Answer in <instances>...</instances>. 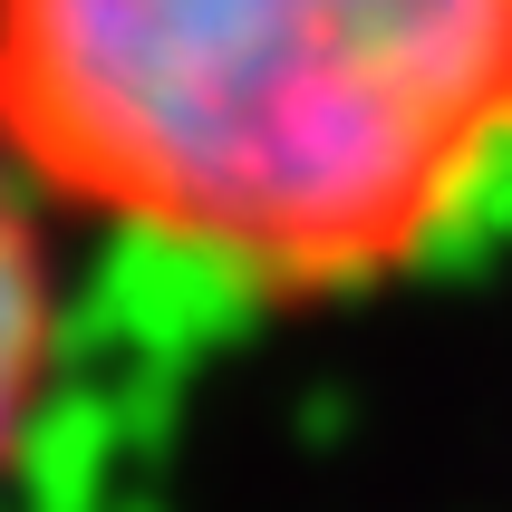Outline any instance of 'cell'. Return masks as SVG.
<instances>
[{"mask_svg":"<svg viewBox=\"0 0 512 512\" xmlns=\"http://www.w3.org/2000/svg\"><path fill=\"white\" fill-rule=\"evenodd\" d=\"M39 194L242 300H348L512 213V0H0Z\"/></svg>","mask_w":512,"mask_h":512,"instance_id":"1","label":"cell"},{"mask_svg":"<svg viewBox=\"0 0 512 512\" xmlns=\"http://www.w3.org/2000/svg\"><path fill=\"white\" fill-rule=\"evenodd\" d=\"M39 184L0 145V464L20 455L29 416L49 397L58 358V281H49V232H39Z\"/></svg>","mask_w":512,"mask_h":512,"instance_id":"2","label":"cell"}]
</instances>
